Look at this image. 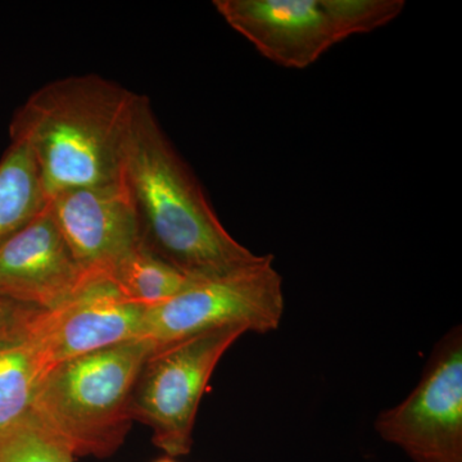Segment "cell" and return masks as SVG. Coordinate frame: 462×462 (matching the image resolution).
I'll list each match as a JSON object with an SVG mask.
<instances>
[{"label":"cell","instance_id":"6da1fadb","mask_svg":"<svg viewBox=\"0 0 462 462\" xmlns=\"http://www.w3.org/2000/svg\"><path fill=\"white\" fill-rule=\"evenodd\" d=\"M120 180L138 220L142 247L194 279L260 263L225 229L202 185L139 94L124 145Z\"/></svg>","mask_w":462,"mask_h":462},{"label":"cell","instance_id":"7a4b0ae2","mask_svg":"<svg viewBox=\"0 0 462 462\" xmlns=\"http://www.w3.org/2000/svg\"><path fill=\"white\" fill-rule=\"evenodd\" d=\"M138 98L99 75L69 76L39 88L14 112L11 142L32 154L48 202L118 181Z\"/></svg>","mask_w":462,"mask_h":462},{"label":"cell","instance_id":"3957f363","mask_svg":"<svg viewBox=\"0 0 462 462\" xmlns=\"http://www.w3.org/2000/svg\"><path fill=\"white\" fill-rule=\"evenodd\" d=\"M157 346L133 339L57 365L39 383L30 415L75 457H109L132 427L134 385Z\"/></svg>","mask_w":462,"mask_h":462},{"label":"cell","instance_id":"277c9868","mask_svg":"<svg viewBox=\"0 0 462 462\" xmlns=\"http://www.w3.org/2000/svg\"><path fill=\"white\" fill-rule=\"evenodd\" d=\"M231 29L264 58L307 69L338 42L388 25L404 0H215Z\"/></svg>","mask_w":462,"mask_h":462},{"label":"cell","instance_id":"5b68a950","mask_svg":"<svg viewBox=\"0 0 462 462\" xmlns=\"http://www.w3.org/2000/svg\"><path fill=\"white\" fill-rule=\"evenodd\" d=\"M245 333L242 327H224L158 345L143 364L130 411L133 420L151 428L154 445L169 457L190 454L207 385L227 349Z\"/></svg>","mask_w":462,"mask_h":462},{"label":"cell","instance_id":"8992f818","mask_svg":"<svg viewBox=\"0 0 462 462\" xmlns=\"http://www.w3.org/2000/svg\"><path fill=\"white\" fill-rule=\"evenodd\" d=\"M285 298L273 254L236 272L202 279L162 305L145 310L143 338L178 342L224 327L267 334L281 327Z\"/></svg>","mask_w":462,"mask_h":462},{"label":"cell","instance_id":"52a82bcc","mask_svg":"<svg viewBox=\"0 0 462 462\" xmlns=\"http://www.w3.org/2000/svg\"><path fill=\"white\" fill-rule=\"evenodd\" d=\"M374 428L413 462H462L461 325L438 340L411 393L383 410Z\"/></svg>","mask_w":462,"mask_h":462},{"label":"cell","instance_id":"ba28073f","mask_svg":"<svg viewBox=\"0 0 462 462\" xmlns=\"http://www.w3.org/2000/svg\"><path fill=\"white\" fill-rule=\"evenodd\" d=\"M145 310L125 300L111 282H93L62 305L33 311L21 333L45 375L72 358L143 338Z\"/></svg>","mask_w":462,"mask_h":462},{"label":"cell","instance_id":"9c48e42d","mask_svg":"<svg viewBox=\"0 0 462 462\" xmlns=\"http://www.w3.org/2000/svg\"><path fill=\"white\" fill-rule=\"evenodd\" d=\"M72 256L91 282H108L142 248L138 220L120 180L58 194L48 202Z\"/></svg>","mask_w":462,"mask_h":462},{"label":"cell","instance_id":"30bf717a","mask_svg":"<svg viewBox=\"0 0 462 462\" xmlns=\"http://www.w3.org/2000/svg\"><path fill=\"white\" fill-rule=\"evenodd\" d=\"M93 282L67 247L48 205L0 247L2 300L51 310Z\"/></svg>","mask_w":462,"mask_h":462},{"label":"cell","instance_id":"8fae6325","mask_svg":"<svg viewBox=\"0 0 462 462\" xmlns=\"http://www.w3.org/2000/svg\"><path fill=\"white\" fill-rule=\"evenodd\" d=\"M47 205L32 154L25 145L11 142L0 160V247Z\"/></svg>","mask_w":462,"mask_h":462},{"label":"cell","instance_id":"7c38bea8","mask_svg":"<svg viewBox=\"0 0 462 462\" xmlns=\"http://www.w3.org/2000/svg\"><path fill=\"white\" fill-rule=\"evenodd\" d=\"M23 325L0 338V430L30 412L44 376L38 356L21 333Z\"/></svg>","mask_w":462,"mask_h":462},{"label":"cell","instance_id":"4fadbf2b","mask_svg":"<svg viewBox=\"0 0 462 462\" xmlns=\"http://www.w3.org/2000/svg\"><path fill=\"white\" fill-rule=\"evenodd\" d=\"M199 281L202 279L188 276L142 247L121 263L109 282L125 300L148 310L172 300Z\"/></svg>","mask_w":462,"mask_h":462},{"label":"cell","instance_id":"5bb4252c","mask_svg":"<svg viewBox=\"0 0 462 462\" xmlns=\"http://www.w3.org/2000/svg\"><path fill=\"white\" fill-rule=\"evenodd\" d=\"M0 462H75V456L29 412L0 430Z\"/></svg>","mask_w":462,"mask_h":462},{"label":"cell","instance_id":"9a60e30c","mask_svg":"<svg viewBox=\"0 0 462 462\" xmlns=\"http://www.w3.org/2000/svg\"><path fill=\"white\" fill-rule=\"evenodd\" d=\"M35 310L39 309L0 298V338L18 329Z\"/></svg>","mask_w":462,"mask_h":462},{"label":"cell","instance_id":"2e32d148","mask_svg":"<svg viewBox=\"0 0 462 462\" xmlns=\"http://www.w3.org/2000/svg\"><path fill=\"white\" fill-rule=\"evenodd\" d=\"M156 462H176L175 460H173V458L171 457H169V456H167V457L165 458H161V460H158Z\"/></svg>","mask_w":462,"mask_h":462}]
</instances>
